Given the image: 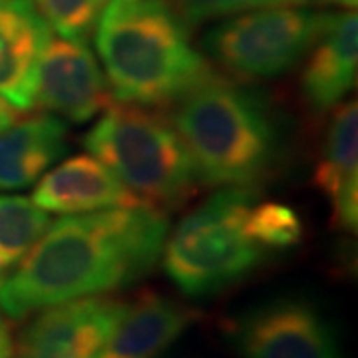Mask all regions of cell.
<instances>
[{
  "label": "cell",
  "instance_id": "cell-1",
  "mask_svg": "<svg viewBox=\"0 0 358 358\" xmlns=\"http://www.w3.org/2000/svg\"><path fill=\"white\" fill-rule=\"evenodd\" d=\"M167 233L166 211L143 203L58 219L0 281V310L22 320L129 287L159 263Z\"/></svg>",
  "mask_w": 358,
  "mask_h": 358
},
{
  "label": "cell",
  "instance_id": "cell-2",
  "mask_svg": "<svg viewBox=\"0 0 358 358\" xmlns=\"http://www.w3.org/2000/svg\"><path fill=\"white\" fill-rule=\"evenodd\" d=\"M94 32L108 90L120 103L171 106L213 72L166 0H108Z\"/></svg>",
  "mask_w": 358,
  "mask_h": 358
},
{
  "label": "cell",
  "instance_id": "cell-3",
  "mask_svg": "<svg viewBox=\"0 0 358 358\" xmlns=\"http://www.w3.org/2000/svg\"><path fill=\"white\" fill-rule=\"evenodd\" d=\"M169 124L192 155L201 183L255 187L281 150L267 102L253 90L211 72L169 106Z\"/></svg>",
  "mask_w": 358,
  "mask_h": 358
},
{
  "label": "cell",
  "instance_id": "cell-4",
  "mask_svg": "<svg viewBox=\"0 0 358 358\" xmlns=\"http://www.w3.org/2000/svg\"><path fill=\"white\" fill-rule=\"evenodd\" d=\"M257 197L255 187H219L167 233L162 265L185 296H213L263 265L268 253L251 231Z\"/></svg>",
  "mask_w": 358,
  "mask_h": 358
},
{
  "label": "cell",
  "instance_id": "cell-5",
  "mask_svg": "<svg viewBox=\"0 0 358 358\" xmlns=\"http://www.w3.org/2000/svg\"><path fill=\"white\" fill-rule=\"evenodd\" d=\"M84 145L141 203L178 209L192 197L199 178L178 131L164 115L134 103L108 106L84 136Z\"/></svg>",
  "mask_w": 358,
  "mask_h": 358
},
{
  "label": "cell",
  "instance_id": "cell-6",
  "mask_svg": "<svg viewBox=\"0 0 358 358\" xmlns=\"http://www.w3.org/2000/svg\"><path fill=\"white\" fill-rule=\"evenodd\" d=\"M329 14L296 6H265L213 26L201 40L205 54L241 82L273 80L299 64Z\"/></svg>",
  "mask_w": 358,
  "mask_h": 358
},
{
  "label": "cell",
  "instance_id": "cell-7",
  "mask_svg": "<svg viewBox=\"0 0 358 358\" xmlns=\"http://www.w3.org/2000/svg\"><path fill=\"white\" fill-rule=\"evenodd\" d=\"M241 358H343L333 324L303 296H277L231 322Z\"/></svg>",
  "mask_w": 358,
  "mask_h": 358
},
{
  "label": "cell",
  "instance_id": "cell-8",
  "mask_svg": "<svg viewBox=\"0 0 358 358\" xmlns=\"http://www.w3.org/2000/svg\"><path fill=\"white\" fill-rule=\"evenodd\" d=\"M126 305L98 294L44 308L14 343L13 358H98Z\"/></svg>",
  "mask_w": 358,
  "mask_h": 358
},
{
  "label": "cell",
  "instance_id": "cell-9",
  "mask_svg": "<svg viewBox=\"0 0 358 358\" xmlns=\"http://www.w3.org/2000/svg\"><path fill=\"white\" fill-rule=\"evenodd\" d=\"M110 90L86 42L50 38L38 68L34 106L72 124H84L108 108Z\"/></svg>",
  "mask_w": 358,
  "mask_h": 358
},
{
  "label": "cell",
  "instance_id": "cell-10",
  "mask_svg": "<svg viewBox=\"0 0 358 358\" xmlns=\"http://www.w3.org/2000/svg\"><path fill=\"white\" fill-rule=\"evenodd\" d=\"M305 58L301 98L313 114H327L345 100L357 82V13L329 14Z\"/></svg>",
  "mask_w": 358,
  "mask_h": 358
},
{
  "label": "cell",
  "instance_id": "cell-11",
  "mask_svg": "<svg viewBox=\"0 0 358 358\" xmlns=\"http://www.w3.org/2000/svg\"><path fill=\"white\" fill-rule=\"evenodd\" d=\"M50 26L30 0H0V98L16 110H32L42 54Z\"/></svg>",
  "mask_w": 358,
  "mask_h": 358
},
{
  "label": "cell",
  "instance_id": "cell-12",
  "mask_svg": "<svg viewBox=\"0 0 358 358\" xmlns=\"http://www.w3.org/2000/svg\"><path fill=\"white\" fill-rule=\"evenodd\" d=\"M32 201L44 211L78 215L141 201L94 155H74L36 181ZM145 205V203H143Z\"/></svg>",
  "mask_w": 358,
  "mask_h": 358
},
{
  "label": "cell",
  "instance_id": "cell-13",
  "mask_svg": "<svg viewBox=\"0 0 358 358\" xmlns=\"http://www.w3.org/2000/svg\"><path fill=\"white\" fill-rule=\"evenodd\" d=\"M313 179L329 201L334 227L355 233L358 225V112L355 100L336 106Z\"/></svg>",
  "mask_w": 358,
  "mask_h": 358
},
{
  "label": "cell",
  "instance_id": "cell-14",
  "mask_svg": "<svg viewBox=\"0 0 358 358\" xmlns=\"http://www.w3.org/2000/svg\"><path fill=\"white\" fill-rule=\"evenodd\" d=\"M199 319L195 308L159 293H143L126 310L98 358H159Z\"/></svg>",
  "mask_w": 358,
  "mask_h": 358
},
{
  "label": "cell",
  "instance_id": "cell-15",
  "mask_svg": "<svg viewBox=\"0 0 358 358\" xmlns=\"http://www.w3.org/2000/svg\"><path fill=\"white\" fill-rule=\"evenodd\" d=\"M62 117L40 114L0 131V192L30 187L68 150Z\"/></svg>",
  "mask_w": 358,
  "mask_h": 358
},
{
  "label": "cell",
  "instance_id": "cell-16",
  "mask_svg": "<svg viewBox=\"0 0 358 358\" xmlns=\"http://www.w3.org/2000/svg\"><path fill=\"white\" fill-rule=\"evenodd\" d=\"M50 219L32 199L0 195V281L38 241Z\"/></svg>",
  "mask_w": 358,
  "mask_h": 358
},
{
  "label": "cell",
  "instance_id": "cell-17",
  "mask_svg": "<svg viewBox=\"0 0 358 358\" xmlns=\"http://www.w3.org/2000/svg\"><path fill=\"white\" fill-rule=\"evenodd\" d=\"M251 231L268 255L287 251L303 239V219L291 205L261 201L251 207Z\"/></svg>",
  "mask_w": 358,
  "mask_h": 358
},
{
  "label": "cell",
  "instance_id": "cell-18",
  "mask_svg": "<svg viewBox=\"0 0 358 358\" xmlns=\"http://www.w3.org/2000/svg\"><path fill=\"white\" fill-rule=\"evenodd\" d=\"M60 38L88 42L108 0H30Z\"/></svg>",
  "mask_w": 358,
  "mask_h": 358
},
{
  "label": "cell",
  "instance_id": "cell-19",
  "mask_svg": "<svg viewBox=\"0 0 358 358\" xmlns=\"http://www.w3.org/2000/svg\"><path fill=\"white\" fill-rule=\"evenodd\" d=\"M277 4H285V2L282 0H176L173 10L187 28H195L229 14L247 13L265 6H277Z\"/></svg>",
  "mask_w": 358,
  "mask_h": 358
},
{
  "label": "cell",
  "instance_id": "cell-20",
  "mask_svg": "<svg viewBox=\"0 0 358 358\" xmlns=\"http://www.w3.org/2000/svg\"><path fill=\"white\" fill-rule=\"evenodd\" d=\"M14 355V336L8 320L4 317V313L0 310V358H13Z\"/></svg>",
  "mask_w": 358,
  "mask_h": 358
},
{
  "label": "cell",
  "instance_id": "cell-21",
  "mask_svg": "<svg viewBox=\"0 0 358 358\" xmlns=\"http://www.w3.org/2000/svg\"><path fill=\"white\" fill-rule=\"evenodd\" d=\"M16 108H13L6 100L0 98V131H4L6 128H10L16 122Z\"/></svg>",
  "mask_w": 358,
  "mask_h": 358
},
{
  "label": "cell",
  "instance_id": "cell-22",
  "mask_svg": "<svg viewBox=\"0 0 358 358\" xmlns=\"http://www.w3.org/2000/svg\"><path fill=\"white\" fill-rule=\"evenodd\" d=\"M327 2H333L336 6H343L346 10H355L358 4V0H327Z\"/></svg>",
  "mask_w": 358,
  "mask_h": 358
},
{
  "label": "cell",
  "instance_id": "cell-23",
  "mask_svg": "<svg viewBox=\"0 0 358 358\" xmlns=\"http://www.w3.org/2000/svg\"><path fill=\"white\" fill-rule=\"evenodd\" d=\"M282 2H289V4H305V2H327V0H282Z\"/></svg>",
  "mask_w": 358,
  "mask_h": 358
}]
</instances>
